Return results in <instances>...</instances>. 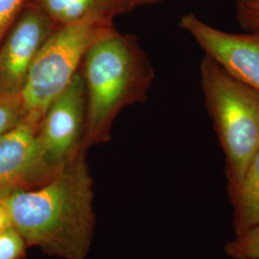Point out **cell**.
I'll list each match as a JSON object with an SVG mask.
<instances>
[{"mask_svg":"<svg viewBox=\"0 0 259 259\" xmlns=\"http://www.w3.org/2000/svg\"><path fill=\"white\" fill-rule=\"evenodd\" d=\"M85 149L45 185L2 197L26 243L65 259H84L93 237V180Z\"/></svg>","mask_w":259,"mask_h":259,"instance_id":"cell-1","label":"cell"},{"mask_svg":"<svg viewBox=\"0 0 259 259\" xmlns=\"http://www.w3.org/2000/svg\"><path fill=\"white\" fill-rule=\"evenodd\" d=\"M81 71L87 96V149L109 141L122 110L146 100L155 70L138 37L113 28L90 47Z\"/></svg>","mask_w":259,"mask_h":259,"instance_id":"cell-2","label":"cell"},{"mask_svg":"<svg viewBox=\"0 0 259 259\" xmlns=\"http://www.w3.org/2000/svg\"><path fill=\"white\" fill-rule=\"evenodd\" d=\"M200 77L204 105L225 154L228 187L234 186L259 148V92L206 55Z\"/></svg>","mask_w":259,"mask_h":259,"instance_id":"cell-3","label":"cell"},{"mask_svg":"<svg viewBox=\"0 0 259 259\" xmlns=\"http://www.w3.org/2000/svg\"><path fill=\"white\" fill-rule=\"evenodd\" d=\"M113 28V20L103 19L57 28L33 61L19 92L24 115L40 119L80 71L90 47Z\"/></svg>","mask_w":259,"mask_h":259,"instance_id":"cell-4","label":"cell"},{"mask_svg":"<svg viewBox=\"0 0 259 259\" xmlns=\"http://www.w3.org/2000/svg\"><path fill=\"white\" fill-rule=\"evenodd\" d=\"M85 121V85L80 69L39 121V142L48 164L56 171H61L84 149Z\"/></svg>","mask_w":259,"mask_h":259,"instance_id":"cell-5","label":"cell"},{"mask_svg":"<svg viewBox=\"0 0 259 259\" xmlns=\"http://www.w3.org/2000/svg\"><path fill=\"white\" fill-rule=\"evenodd\" d=\"M39 121L24 118L0 137V198L45 185L57 175L38 139Z\"/></svg>","mask_w":259,"mask_h":259,"instance_id":"cell-6","label":"cell"},{"mask_svg":"<svg viewBox=\"0 0 259 259\" xmlns=\"http://www.w3.org/2000/svg\"><path fill=\"white\" fill-rule=\"evenodd\" d=\"M197 45L230 74L259 92V31L231 33L188 13L179 23Z\"/></svg>","mask_w":259,"mask_h":259,"instance_id":"cell-7","label":"cell"},{"mask_svg":"<svg viewBox=\"0 0 259 259\" xmlns=\"http://www.w3.org/2000/svg\"><path fill=\"white\" fill-rule=\"evenodd\" d=\"M57 28L35 5L23 8L0 45L1 92H20L33 61Z\"/></svg>","mask_w":259,"mask_h":259,"instance_id":"cell-8","label":"cell"},{"mask_svg":"<svg viewBox=\"0 0 259 259\" xmlns=\"http://www.w3.org/2000/svg\"><path fill=\"white\" fill-rule=\"evenodd\" d=\"M46 13L58 27L88 19L113 20L133 11L127 0H30Z\"/></svg>","mask_w":259,"mask_h":259,"instance_id":"cell-9","label":"cell"},{"mask_svg":"<svg viewBox=\"0 0 259 259\" xmlns=\"http://www.w3.org/2000/svg\"><path fill=\"white\" fill-rule=\"evenodd\" d=\"M233 209L235 235L259 225V148L250 158L239 183L227 187Z\"/></svg>","mask_w":259,"mask_h":259,"instance_id":"cell-10","label":"cell"},{"mask_svg":"<svg viewBox=\"0 0 259 259\" xmlns=\"http://www.w3.org/2000/svg\"><path fill=\"white\" fill-rule=\"evenodd\" d=\"M225 251L232 259H259V225L235 235L225 245Z\"/></svg>","mask_w":259,"mask_h":259,"instance_id":"cell-11","label":"cell"},{"mask_svg":"<svg viewBox=\"0 0 259 259\" xmlns=\"http://www.w3.org/2000/svg\"><path fill=\"white\" fill-rule=\"evenodd\" d=\"M19 93L0 92V137L24 118Z\"/></svg>","mask_w":259,"mask_h":259,"instance_id":"cell-12","label":"cell"},{"mask_svg":"<svg viewBox=\"0 0 259 259\" xmlns=\"http://www.w3.org/2000/svg\"><path fill=\"white\" fill-rule=\"evenodd\" d=\"M235 17L245 31H259V0H236Z\"/></svg>","mask_w":259,"mask_h":259,"instance_id":"cell-13","label":"cell"},{"mask_svg":"<svg viewBox=\"0 0 259 259\" xmlns=\"http://www.w3.org/2000/svg\"><path fill=\"white\" fill-rule=\"evenodd\" d=\"M26 242L14 228L0 232V259H19Z\"/></svg>","mask_w":259,"mask_h":259,"instance_id":"cell-14","label":"cell"},{"mask_svg":"<svg viewBox=\"0 0 259 259\" xmlns=\"http://www.w3.org/2000/svg\"><path fill=\"white\" fill-rule=\"evenodd\" d=\"M30 0H0V45Z\"/></svg>","mask_w":259,"mask_h":259,"instance_id":"cell-15","label":"cell"},{"mask_svg":"<svg viewBox=\"0 0 259 259\" xmlns=\"http://www.w3.org/2000/svg\"><path fill=\"white\" fill-rule=\"evenodd\" d=\"M9 227H12L9 214L6 209V206L4 204L2 198H0V231L5 230Z\"/></svg>","mask_w":259,"mask_h":259,"instance_id":"cell-16","label":"cell"},{"mask_svg":"<svg viewBox=\"0 0 259 259\" xmlns=\"http://www.w3.org/2000/svg\"><path fill=\"white\" fill-rule=\"evenodd\" d=\"M132 6V8L135 10L140 6H147V5H153L161 2L162 0H127Z\"/></svg>","mask_w":259,"mask_h":259,"instance_id":"cell-17","label":"cell"},{"mask_svg":"<svg viewBox=\"0 0 259 259\" xmlns=\"http://www.w3.org/2000/svg\"><path fill=\"white\" fill-rule=\"evenodd\" d=\"M2 231H3V230H2ZM0 232H1V231H0Z\"/></svg>","mask_w":259,"mask_h":259,"instance_id":"cell-18","label":"cell"},{"mask_svg":"<svg viewBox=\"0 0 259 259\" xmlns=\"http://www.w3.org/2000/svg\"><path fill=\"white\" fill-rule=\"evenodd\" d=\"M0 92H1V91H0Z\"/></svg>","mask_w":259,"mask_h":259,"instance_id":"cell-19","label":"cell"}]
</instances>
